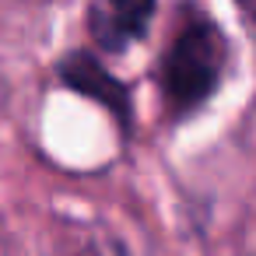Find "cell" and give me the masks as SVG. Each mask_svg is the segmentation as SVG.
<instances>
[{
  "mask_svg": "<svg viewBox=\"0 0 256 256\" xmlns=\"http://www.w3.org/2000/svg\"><path fill=\"white\" fill-rule=\"evenodd\" d=\"M224 56H228V46L210 22H196V25L182 28L162 64L165 102L176 112H190L193 106H200L218 88Z\"/></svg>",
  "mask_w": 256,
  "mask_h": 256,
  "instance_id": "cell-1",
  "label": "cell"
},
{
  "mask_svg": "<svg viewBox=\"0 0 256 256\" xmlns=\"http://www.w3.org/2000/svg\"><path fill=\"white\" fill-rule=\"evenodd\" d=\"M235 4H238V11H242V18L256 28V0H235Z\"/></svg>",
  "mask_w": 256,
  "mask_h": 256,
  "instance_id": "cell-3",
  "label": "cell"
},
{
  "mask_svg": "<svg viewBox=\"0 0 256 256\" xmlns=\"http://www.w3.org/2000/svg\"><path fill=\"white\" fill-rule=\"evenodd\" d=\"M154 0H95L92 4V36L106 50H126L148 32Z\"/></svg>",
  "mask_w": 256,
  "mask_h": 256,
  "instance_id": "cell-2",
  "label": "cell"
}]
</instances>
